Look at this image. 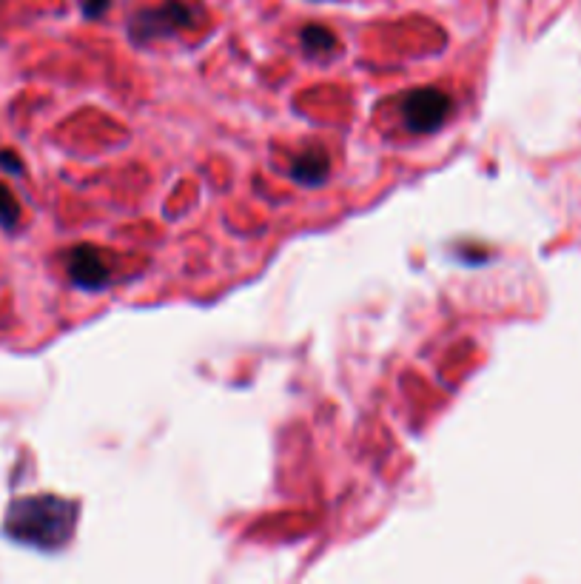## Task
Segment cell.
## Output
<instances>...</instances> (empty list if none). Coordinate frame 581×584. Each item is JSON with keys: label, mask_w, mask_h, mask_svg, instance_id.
Masks as SVG:
<instances>
[{"label": "cell", "mask_w": 581, "mask_h": 584, "mask_svg": "<svg viewBox=\"0 0 581 584\" xmlns=\"http://www.w3.org/2000/svg\"><path fill=\"white\" fill-rule=\"evenodd\" d=\"M109 3H112V0H80V6H83V15H86V18H97V15H103V12L109 9Z\"/></svg>", "instance_id": "cell-8"}, {"label": "cell", "mask_w": 581, "mask_h": 584, "mask_svg": "<svg viewBox=\"0 0 581 584\" xmlns=\"http://www.w3.org/2000/svg\"><path fill=\"white\" fill-rule=\"evenodd\" d=\"M194 20H197V6H191L186 0H166L154 9L137 12L129 23V32L134 40L169 38L174 32L191 29Z\"/></svg>", "instance_id": "cell-2"}, {"label": "cell", "mask_w": 581, "mask_h": 584, "mask_svg": "<svg viewBox=\"0 0 581 584\" xmlns=\"http://www.w3.org/2000/svg\"><path fill=\"white\" fill-rule=\"evenodd\" d=\"M302 49H305V55L314 57V60H325V57H331L339 49L337 35L331 32V29H325V26H305L302 29Z\"/></svg>", "instance_id": "cell-6"}, {"label": "cell", "mask_w": 581, "mask_h": 584, "mask_svg": "<svg viewBox=\"0 0 581 584\" xmlns=\"http://www.w3.org/2000/svg\"><path fill=\"white\" fill-rule=\"evenodd\" d=\"M450 97L442 89H416L402 100V120L413 134L436 132L450 117Z\"/></svg>", "instance_id": "cell-3"}, {"label": "cell", "mask_w": 581, "mask_h": 584, "mask_svg": "<svg viewBox=\"0 0 581 584\" xmlns=\"http://www.w3.org/2000/svg\"><path fill=\"white\" fill-rule=\"evenodd\" d=\"M0 166L9 169L12 174H20V171H23V163H20L18 157H12L9 151H0Z\"/></svg>", "instance_id": "cell-9"}, {"label": "cell", "mask_w": 581, "mask_h": 584, "mask_svg": "<svg viewBox=\"0 0 581 584\" xmlns=\"http://www.w3.org/2000/svg\"><path fill=\"white\" fill-rule=\"evenodd\" d=\"M77 525V505L60 496H26L18 499L6 516V536L18 545L57 550L63 547Z\"/></svg>", "instance_id": "cell-1"}, {"label": "cell", "mask_w": 581, "mask_h": 584, "mask_svg": "<svg viewBox=\"0 0 581 584\" xmlns=\"http://www.w3.org/2000/svg\"><path fill=\"white\" fill-rule=\"evenodd\" d=\"M66 268H69L72 283L80 285V288H89V291L103 288V285L109 283V274H112L103 251L94 248V245H77V248H72L69 260H66Z\"/></svg>", "instance_id": "cell-4"}, {"label": "cell", "mask_w": 581, "mask_h": 584, "mask_svg": "<svg viewBox=\"0 0 581 584\" xmlns=\"http://www.w3.org/2000/svg\"><path fill=\"white\" fill-rule=\"evenodd\" d=\"M20 220V206L15 200V194L0 186V226L3 228H15Z\"/></svg>", "instance_id": "cell-7"}, {"label": "cell", "mask_w": 581, "mask_h": 584, "mask_svg": "<svg viewBox=\"0 0 581 584\" xmlns=\"http://www.w3.org/2000/svg\"><path fill=\"white\" fill-rule=\"evenodd\" d=\"M331 171V160L322 149H305L291 160V177L300 186H322L328 180Z\"/></svg>", "instance_id": "cell-5"}]
</instances>
